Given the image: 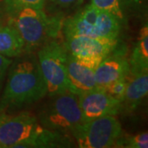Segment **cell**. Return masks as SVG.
I'll use <instances>...</instances> for the list:
<instances>
[{
	"label": "cell",
	"instance_id": "7",
	"mask_svg": "<svg viewBox=\"0 0 148 148\" xmlns=\"http://www.w3.org/2000/svg\"><path fill=\"white\" fill-rule=\"evenodd\" d=\"M121 134L119 121L114 115H106L86 122L73 137L80 147L107 148L115 147Z\"/></svg>",
	"mask_w": 148,
	"mask_h": 148
},
{
	"label": "cell",
	"instance_id": "15",
	"mask_svg": "<svg viewBox=\"0 0 148 148\" xmlns=\"http://www.w3.org/2000/svg\"><path fill=\"white\" fill-rule=\"evenodd\" d=\"M45 0H5V9L10 16L25 8L42 9Z\"/></svg>",
	"mask_w": 148,
	"mask_h": 148
},
{
	"label": "cell",
	"instance_id": "14",
	"mask_svg": "<svg viewBox=\"0 0 148 148\" xmlns=\"http://www.w3.org/2000/svg\"><path fill=\"white\" fill-rule=\"evenodd\" d=\"M24 41L16 29L11 25L0 27V54L13 58L24 51Z\"/></svg>",
	"mask_w": 148,
	"mask_h": 148
},
{
	"label": "cell",
	"instance_id": "17",
	"mask_svg": "<svg viewBox=\"0 0 148 148\" xmlns=\"http://www.w3.org/2000/svg\"><path fill=\"white\" fill-rule=\"evenodd\" d=\"M91 5L100 10L113 14L119 20L123 18L119 0H91Z\"/></svg>",
	"mask_w": 148,
	"mask_h": 148
},
{
	"label": "cell",
	"instance_id": "16",
	"mask_svg": "<svg viewBox=\"0 0 148 148\" xmlns=\"http://www.w3.org/2000/svg\"><path fill=\"white\" fill-rule=\"evenodd\" d=\"M115 147L127 148H147L148 133L147 132H143L134 136H127L125 138H122L120 136L117 141Z\"/></svg>",
	"mask_w": 148,
	"mask_h": 148
},
{
	"label": "cell",
	"instance_id": "6",
	"mask_svg": "<svg viewBox=\"0 0 148 148\" xmlns=\"http://www.w3.org/2000/svg\"><path fill=\"white\" fill-rule=\"evenodd\" d=\"M67 58L66 48L57 41L45 44L38 52V62L49 97L71 91L67 75Z\"/></svg>",
	"mask_w": 148,
	"mask_h": 148
},
{
	"label": "cell",
	"instance_id": "10",
	"mask_svg": "<svg viewBox=\"0 0 148 148\" xmlns=\"http://www.w3.org/2000/svg\"><path fill=\"white\" fill-rule=\"evenodd\" d=\"M66 67L71 92L78 95L96 87L95 70L84 66L69 53Z\"/></svg>",
	"mask_w": 148,
	"mask_h": 148
},
{
	"label": "cell",
	"instance_id": "4",
	"mask_svg": "<svg viewBox=\"0 0 148 148\" xmlns=\"http://www.w3.org/2000/svg\"><path fill=\"white\" fill-rule=\"evenodd\" d=\"M45 128L28 112L0 114V148L42 147Z\"/></svg>",
	"mask_w": 148,
	"mask_h": 148
},
{
	"label": "cell",
	"instance_id": "1",
	"mask_svg": "<svg viewBox=\"0 0 148 148\" xmlns=\"http://www.w3.org/2000/svg\"><path fill=\"white\" fill-rule=\"evenodd\" d=\"M0 96V112L18 110L44 98L47 87L35 55L12 62Z\"/></svg>",
	"mask_w": 148,
	"mask_h": 148
},
{
	"label": "cell",
	"instance_id": "13",
	"mask_svg": "<svg viewBox=\"0 0 148 148\" xmlns=\"http://www.w3.org/2000/svg\"><path fill=\"white\" fill-rule=\"evenodd\" d=\"M129 64V73L134 76L147 72L148 69V27L144 26L140 31L138 43L132 50Z\"/></svg>",
	"mask_w": 148,
	"mask_h": 148
},
{
	"label": "cell",
	"instance_id": "11",
	"mask_svg": "<svg viewBox=\"0 0 148 148\" xmlns=\"http://www.w3.org/2000/svg\"><path fill=\"white\" fill-rule=\"evenodd\" d=\"M129 74V64L126 58L121 57H106L95 70L96 86L106 87L113 82Z\"/></svg>",
	"mask_w": 148,
	"mask_h": 148
},
{
	"label": "cell",
	"instance_id": "5",
	"mask_svg": "<svg viewBox=\"0 0 148 148\" xmlns=\"http://www.w3.org/2000/svg\"><path fill=\"white\" fill-rule=\"evenodd\" d=\"M119 19L94 6H86L79 12L65 20V37L85 36L95 38L117 39L120 31Z\"/></svg>",
	"mask_w": 148,
	"mask_h": 148
},
{
	"label": "cell",
	"instance_id": "20",
	"mask_svg": "<svg viewBox=\"0 0 148 148\" xmlns=\"http://www.w3.org/2000/svg\"><path fill=\"white\" fill-rule=\"evenodd\" d=\"M52 1H53L58 5L66 8V7H70V6L75 5L77 3H79L82 0H52Z\"/></svg>",
	"mask_w": 148,
	"mask_h": 148
},
{
	"label": "cell",
	"instance_id": "9",
	"mask_svg": "<svg viewBox=\"0 0 148 148\" xmlns=\"http://www.w3.org/2000/svg\"><path fill=\"white\" fill-rule=\"evenodd\" d=\"M116 45L117 39L72 36L66 37L65 48L68 53L77 58L104 59L110 55Z\"/></svg>",
	"mask_w": 148,
	"mask_h": 148
},
{
	"label": "cell",
	"instance_id": "2",
	"mask_svg": "<svg viewBox=\"0 0 148 148\" xmlns=\"http://www.w3.org/2000/svg\"><path fill=\"white\" fill-rule=\"evenodd\" d=\"M50 98L39 114L41 126L50 131L73 135L85 123L77 95L66 91Z\"/></svg>",
	"mask_w": 148,
	"mask_h": 148
},
{
	"label": "cell",
	"instance_id": "3",
	"mask_svg": "<svg viewBox=\"0 0 148 148\" xmlns=\"http://www.w3.org/2000/svg\"><path fill=\"white\" fill-rule=\"evenodd\" d=\"M10 25L16 29L24 41V50L32 52L55 37L61 28L59 17H49L42 9L25 8L11 16Z\"/></svg>",
	"mask_w": 148,
	"mask_h": 148
},
{
	"label": "cell",
	"instance_id": "8",
	"mask_svg": "<svg viewBox=\"0 0 148 148\" xmlns=\"http://www.w3.org/2000/svg\"><path fill=\"white\" fill-rule=\"evenodd\" d=\"M84 122L106 115H116L121 109V102L113 98L103 87L96 86L77 95Z\"/></svg>",
	"mask_w": 148,
	"mask_h": 148
},
{
	"label": "cell",
	"instance_id": "19",
	"mask_svg": "<svg viewBox=\"0 0 148 148\" xmlns=\"http://www.w3.org/2000/svg\"><path fill=\"white\" fill-rule=\"evenodd\" d=\"M12 62V60H11L10 58L0 54V96L2 94V90H3V86L5 81L8 70L10 67Z\"/></svg>",
	"mask_w": 148,
	"mask_h": 148
},
{
	"label": "cell",
	"instance_id": "18",
	"mask_svg": "<svg viewBox=\"0 0 148 148\" xmlns=\"http://www.w3.org/2000/svg\"><path fill=\"white\" fill-rule=\"evenodd\" d=\"M127 82H128V76L116 80L103 88L109 95H111L113 98L116 99L117 101H120L122 104L123 101Z\"/></svg>",
	"mask_w": 148,
	"mask_h": 148
},
{
	"label": "cell",
	"instance_id": "12",
	"mask_svg": "<svg viewBox=\"0 0 148 148\" xmlns=\"http://www.w3.org/2000/svg\"><path fill=\"white\" fill-rule=\"evenodd\" d=\"M147 72L134 75L132 79L128 80L121 107L123 106L124 109L129 112L134 110L147 95Z\"/></svg>",
	"mask_w": 148,
	"mask_h": 148
}]
</instances>
